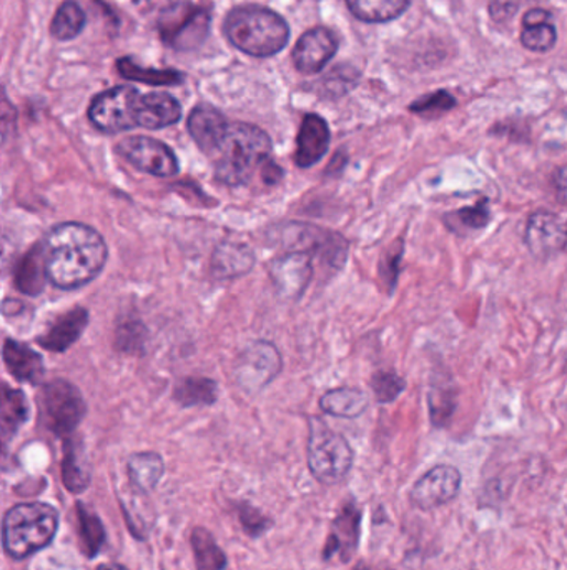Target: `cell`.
Returning <instances> with one entry per match:
<instances>
[{
    "mask_svg": "<svg viewBox=\"0 0 567 570\" xmlns=\"http://www.w3.org/2000/svg\"><path fill=\"white\" fill-rule=\"evenodd\" d=\"M42 247L47 280L64 291L92 282L109 257L103 237L80 223L58 224L48 233Z\"/></svg>",
    "mask_w": 567,
    "mask_h": 570,
    "instance_id": "6da1fadb",
    "label": "cell"
},
{
    "mask_svg": "<svg viewBox=\"0 0 567 570\" xmlns=\"http://www.w3.org/2000/svg\"><path fill=\"white\" fill-rule=\"evenodd\" d=\"M89 119L103 133L159 130L182 119V106L167 93L140 94L135 87L117 86L99 94L89 107Z\"/></svg>",
    "mask_w": 567,
    "mask_h": 570,
    "instance_id": "7a4b0ae2",
    "label": "cell"
},
{
    "mask_svg": "<svg viewBox=\"0 0 567 570\" xmlns=\"http://www.w3.org/2000/svg\"><path fill=\"white\" fill-rule=\"evenodd\" d=\"M272 149V139L260 127L246 122L228 123L223 140L211 155L215 179L228 187L246 185L257 169L270 159Z\"/></svg>",
    "mask_w": 567,
    "mask_h": 570,
    "instance_id": "3957f363",
    "label": "cell"
},
{
    "mask_svg": "<svg viewBox=\"0 0 567 570\" xmlns=\"http://www.w3.org/2000/svg\"><path fill=\"white\" fill-rule=\"evenodd\" d=\"M231 45L253 57H272L288 44L290 28L282 15L262 6L235 8L225 19Z\"/></svg>",
    "mask_w": 567,
    "mask_h": 570,
    "instance_id": "277c9868",
    "label": "cell"
},
{
    "mask_svg": "<svg viewBox=\"0 0 567 570\" xmlns=\"http://www.w3.org/2000/svg\"><path fill=\"white\" fill-rule=\"evenodd\" d=\"M58 513L48 504L29 503L12 507L4 517L2 539L12 559L22 560L45 549L54 540Z\"/></svg>",
    "mask_w": 567,
    "mask_h": 570,
    "instance_id": "5b68a950",
    "label": "cell"
},
{
    "mask_svg": "<svg viewBox=\"0 0 567 570\" xmlns=\"http://www.w3.org/2000/svg\"><path fill=\"white\" fill-rule=\"evenodd\" d=\"M308 467L313 477L323 485H337L350 474L355 454L344 435L323 422L309 417Z\"/></svg>",
    "mask_w": 567,
    "mask_h": 570,
    "instance_id": "8992f818",
    "label": "cell"
},
{
    "mask_svg": "<svg viewBox=\"0 0 567 570\" xmlns=\"http://www.w3.org/2000/svg\"><path fill=\"white\" fill-rule=\"evenodd\" d=\"M39 399L45 427L55 435H70L86 417L83 392L68 380L55 379L45 384Z\"/></svg>",
    "mask_w": 567,
    "mask_h": 570,
    "instance_id": "52a82bcc",
    "label": "cell"
},
{
    "mask_svg": "<svg viewBox=\"0 0 567 570\" xmlns=\"http://www.w3.org/2000/svg\"><path fill=\"white\" fill-rule=\"evenodd\" d=\"M280 234H282L283 244H286L290 250L316 256L335 270H341L347 266L350 244L347 237L335 230L321 229L312 224L290 223L280 230Z\"/></svg>",
    "mask_w": 567,
    "mask_h": 570,
    "instance_id": "ba28073f",
    "label": "cell"
},
{
    "mask_svg": "<svg viewBox=\"0 0 567 570\" xmlns=\"http://www.w3.org/2000/svg\"><path fill=\"white\" fill-rule=\"evenodd\" d=\"M210 15L188 2L165 9L159 19L160 37L175 51H190L207 37Z\"/></svg>",
    "mask_w": 567,
    "mask_h": 570,
    "instance_id": "9c48e42d",
    "label": "cell"
},
{
    "mask_svg": "<svg viewBox=\"0 0 567 570\" xmlns=\"http://www.w3.org/2000/svg\"><path fill=\"white\" fill-rule=\"evenodd\" d=\"M283 369L282 354L273 342H252L240 355L235 369L238 386L247 394L262 392Z\"/></svg>",
    "mask_w": 567,
    "mask_h": 570,
    "instance_id": "30bf717a",
    "label": "cell"
},
{
    "mask_svg": "<svg viewBox=\"0 0 567 570\" xmlns=\"http://www.w3.org/2000/svg\"><path fill=\"white\" fill-rule=\"evenodd\" d=\"M116 149L133 168L155 178H174L181 171L175 152L153 137H127L120 140Z\"/></svg>",
    "mask_w": 567,
    "mask_h": 570,
    "instance_id": "8fae6325",
    "label": "cell"
},
{
    "mask_svg": "<svg viewBox=\"0 0 567 570\" xmlns=\"http://www.w3.org/2000/svg\"><path fill=\"white\" fill-rule=\"evenodd\" d=\"M461 482V472L455 465H436L416 481L410 492V501L422 510L446 506L458 497Z\"/></svg>",
    "mask_w": 567,
    "mask_h": 570,
    "instance_id": "7c38bea8",
    "label": "cell"
},
{
    "mask_svg": "<svg viewBox=\"0 0 567 570\" xmlns=\"http://www.w3.org/2000/svg\"><path fill=\"white\" fill-rule=\"evenodd\" d=\"M270 279L276 295L283 301H298L313 279V257L298 250H290L273 260L269 267Z\"/></svg>",
    "mask_w": 567,
    "mask_h": 570,
    "instance_id": "4fadbf2b",
    "label": "cell"
},
{
    "mask_svg": "<svg viewBox=\"0 0 567 570\" xmlns=\"http://www.w3.org/2000/svg\"><path fill=\"white\" fill-rule=\"evenodd\" d=\"M524 244L537 260L559 256L566 249V224L554 212L536 211L527 219Z\"/></svg>",
    "mask_w": 567,
    "mask_h": 570,
    "instance_id": "5bb4252c",
    "label": "cell"
},
{
    "mask_svg": "<svg viewBox=\"0 0 567 570\" xmlns=\"http://www.w3.org/2000/svg\"><path fill=\"white\" fill-rule=\"evenodd\" d=\"M338 44L337 34L330 29H309L293 49V62L302 74L319 73L337 54Z\"/></svg>",
    "mask_w": 567,
    "mask_h": 570,
    "instance_id": "9a60e30c",
    "label": "cell"
},
{
    "mask_svg": "<svg viewBox=\"0 0 567 570\" xmlns=\"http://www.w3.org/2000/svg\"><path fill=\"white\" fill-rule=\"evenodd\" d=\"M361 536V510L357 503L351 501L345 504L344 509L338 513L331 523V533L328 536L323 560H331L335 556L340 557L341 562H350L360 542Z\"/></svg>",
    "mask_w": 567,
    "mask_h": 570,
    "instance_id": "2e32d148",
    "label": "cell"
},
{
    "mask_svg": "<svg viewBox=\"0 0 567 570\" xmlns=\"http://www.w3.org/2000/svg\"><path fill=\"white\" fill-rule=\"evenodd\" d=\"M330 127L318 114H306L296 136L295 164L309 169L318 164L330 148Z\"/></svg>",
    "mask_w": 567,
    "mask_h": 570,
    "instance_id": "e0dca14e",
    "label": "cell"
},
{
    "mask_svg": "<svg viewBox=\"0 0 567 570\" xmlns=\"http://www.w3.org/2000/svg\"><path fill=\"white\" fill-rule=\"evenodd\" d=\"M228 123L230 122L220 110L207 104H200L188 116L187 129L198 149L211 158L227 133Z\"/></svg>",
    "mask_w": 567,
    "mask_h": 570,
    "instance_id": "ac0fdd59",
    "label": "cell"
},
{
    "mask_svg": "<svg viewBox=\"0 0 567 570\" xmlns=\"http://www.w3.org/2000/svg\"><path fill=\"white\" fill-rule=\"evenodd\" d=\"M29 413L31 407L25 394L0 380V451L11 445L22 426L28 422Z\"/></svg>",
    "mask_w": 567,
    "mask_h": 570,
    "instance_id": "d6986e66",
    "label": "cell"
},
{
    "mask_svg": "<svg viewBox=\"0 0 567 570\" xmlns=\"http://www.w3.org/2000/svg\"><path fill=\"white\" fill-rule=\"evenodd\" d=\"M255 264L257 256L252 247L247 246V244L225 240V243L215 247L210 272L214 279L233 280L252 272Z\"/></svg>",
    "mask_w": 567,
    "mask_h": 570,
    "instance_id": "ffe728a7",
    "label": "cell"
},
{
    "mask_svg": "<svg viewBox=\"0 0 567 570\" xmlns=\"http://www.w3.org/2000/svg\"><path fill=\"white\" fill-rule=\"evenodd\" d=\"M89 324V311L84 308H74L52 322L45 334L39 335L37 344L45 351L64 354L70 348Z\"/></svg>",
    "mask_w": 567,
    "mask_h": 570,
    "instance_id": "44dd1931",
    "label": "cell"
},
{
    "mask_svg": "<svg viewBox=\"0 0 567 570\" xmlns=\"http://www.w3.org/2000/svg\"><path fill=\"white\" fill-rule=\"evenodd\" d=\"M2 355H4L6 367L11 376L21 383L39 384L44 379V359L28 344L8 338Z\"/></svg>",
    "mask_w": 567,
    "mask_h": 570,
    "instance_id": "7402d4cb",
    "label": "cell"
},
{
    "mask_svg": "<svg viewBox=\"0 0 567 570\" xmlns=\"http://www.w3.org/2000/svg\"><path fill=\"white\" fill-rule=\"evenodd\" d=\"M556 25L546 9H533L523 19L521 42L533 52H547L556 44Z\"/></svg>",
    "mask_w": 567,
    "mask_h": 570,
    "instance_id": "603a6c76",
    "label": "cell"
},
{
    "mask_svg": "<svg viewBox=\"0 0 567 570\" xmlns=\"http://www.w3.org/2000/svg\"><path fill=\"white\" fill-rule=\"evenodd\" d=\"M319 407L328 416L357 419L368 409L367 394L355 387H338L328 390L319 399Z\"/></svg>",
    "mask_w": 567,
    "mask_h": 570,
    "instance_id": "cb8c5ba5",
    "label": "cell"
},
{
    "mask_svg": "<svg viewBox=\"0 0 567 570\" xmlns=\"http://www.w3.org/2000/svg\"><path fill=\"white\" fill-rule=\"evenodd\" d=\"M45 282H47V272H45L44 247L39 244L19 262L15 269V286L22 294L39 295L44 291Z\"/></svg>",
    "mask_w": 567,
    "mask_h": 570,
    "instance_id": "d4e9b609",
    "label": "cell"
},
{
    "mask_svg": "<svg viewBox=\"0 0 567 570\" xmlns=\"http://www.w3.org/2000/svg\"><path fill=\"white\" fill-rule=\"evenodd\" d=\"M412 4V0H347L348 9L361 22L393 21Z\"/></svg>",
    "mask_w": 567,
    "mask_h": 570,
    "instance_id": "484cf974",
    "label": "cell"
},
{
    "mask_svg": "<svg viewBox=\"0 0 567 570\" xmlns=\"http://www.w3.org/2000/svg\"><path fill=\"white\" fill-rule=\"evenodd\" d=\"M62 478L68 491L78 494L86 491L90 484V465L84 448L70 441L65 445L64 461H62Z\"/></svg>",
    "mask_w": 567,
    "mask_h": 570,
    "instance_id": "4316f807",
    "label": "cell"
},
{
    "mask_svg": "<svg viewBox=\"0 0 567 570\" xmlns=\"http://www.w3.org/2000/svg\"><path fill=\"white\" fill-rule=\"evenodd\" d=\"M164 459L155 452H140L129 461V475L133 487L139 492H150L164 475Z\"/></svg>",
    "mask_w": 567,
    "mask_h": 570,
    "instance_id": "83f0119b",
    "label": "cell"
},
{
    "mask_svg": "<svg viewBox=\"0 0 567 570\" xmlns=\"http://www.w3.org/2000/svg\"><path fill=\"white\" fill-rule=\"evenodd\" d=\"M86 12L77 0H64L51 22L52 37L57 41H74L86 28Z\"/></svg>",
    "mask_w": 567,
    "mask_h": 570,
    "instance_id": "f1b7e54d",
    "label": "cell"
},
{
    "mask_svg": "<svg viewBox=\"0 0 567 570\" xmlns=\"http://www.w3.org/2000/svg\"><path fill=\"white\" fill-rule=\"evenodd\" d=\"M488 204H490L488 198H481L478 204L471 205V207H462L445 214L446 227L452 233L459 234V236L484 229L491 221L490 205Z\"/></svg>",
    "mask_w": 567,
    "mask_h": 570,
    "instance_id": "f546056e",
    "label": "cell"
},
{
    "mask_svg": "<svg viewBox=\"0 0 567 570\" xmlns=\"http://www.w3.org/2000/svg\"><path fill=\"white\" fill-rule=\"evenodd\" d=\"M174 397L184 407L211 406L218 399V384L208 377H185L175 386Z\"/></svg>",
    "mask_w": 567,
    "mask_h": 570,
    "instance_id": "4dcf8cb0",
    "label": "cell"
},
{
    "mask_svg": "<svg viewBox=\"0 0 567 570\" xmlns=\"http://www.w3.org/2000/svg\"><path fill=\"white\" fill-rule=\"evenodd\" d=\"M192 549L198 570H225L228 566L227 556L218 547L217 540L204 527H195L192 533Z\"/></svg>",
    "mask_w": 567,
    "mask_h": 570,
    "instance_id": "1f68e13d",
    "label": "cell"
},
{
    "mask_svg": "<svg viewBox=\"0 0 567 570\" xmlns=\"http://www.w3.org/2000/svg\"><path fill=\"white\" fill-rule=\"evenodd\" d=\"M117 71L127 80L149 84V86H177L184 80V76L177 71H159V68H145L137 64L130 57L117 61Z\"/></svg>",
    "mask_w": 567,
    "mask_h": 570,
    "instance_id": "d6a6232c",
    "label": "cell"
},
{
    "mask_svg": "<svg viewBox=\"0 0 567 570\" xmlns=\"http://www.w3.org/2000/svg\"><path fill=\"white\" fill-rule=\"evenodd\" d=\"M77 517L84 550L89 557L97 556L102 549L103 542H106V529H103L99 516L87 509L84 504H77Z\"/></svg>",
    "mask_w": 567,
    "mask_h": 570,
    "instance_id": "836d02e7",
    "label": "cell"
},
{
    "mask_svg": "<svg viewBox=\"0 0 567 570\" xmlns=\"http://www.w3.org/2000/svg\"><path fill=\"white\" fill-rule=\"evenodd\" d=\"M428 404L433 426L445 427L458 406V394L449 384H433Z\"/></svg>",
    "mask_w": 567,
    "mask_h": 570,
    "instance_id": "e575fe53",
    "label": "cell"
},
{
    "mask_svg": "<svg viewBox=\"0 0 567 570\" xmlns=\"http://www.w3.org/2000/svg\"><path fill=\"white\" fill-rule=\"evenodd\" d=\"M371 390H373L374 399L380 404H391L404 392L406 383L403 377L396 373H388V370H378L370 380Z\"/></svg>",
    "mask_w": 567,
    "mask_h": 570,
    "instance_id": "d590c367",
    "label": "cell"
},
{
    "mask_svg": "<svg viewBox=\"0 0 567 570\" xmlns=\"http://www.w3.org/2000/svg\"><path fill=\"white\" fill-rule=\"evenodd\" d=\"M145 327L139 319H123L117 325L116 344L117 347L127 354H135L137 351H142L145 344Z\"/></svg>",
    "mask_w": 567,
    "mask_h": 570,
    "instance_id": "8d00e7d4",
    "label": "cell"
},
{
    "mask_svg": "<svg viewBox=\"0 0 567 570\" xmlns=\"http://www.w3.org/2000/svg\"><path fill=\"white\" fill-rule=\"evenodd\" d=\"M404 254L403 239L396 240L391 249L384 254L380 260V279L384 288H388V294H393L396 288L397 273H400L401 257Z\"/></svg>",
    "mask_w": 567,
    "mask_h": 570,
    "instance_id": "74e56055",
    "label": "cell"
},
{
    "mask_svg": "<svg viewBox=\"0 0 567 570\" xmlns=\"http://www.w3.org/2000/svg\"><path fill=\"white\" fill-rule=\"evenodd\" d=\"M238 519H240L241 527L246 530L247 536L260 537L272 529L273 520L266 517L262 510L253 507L252 504H241L238 506Z\"/></svg>",
    "mask_w": 567,
    "mask_h": 570,
    "instance_id": "f35d334b",
    "label": "cell"
},
{
    "mask_svg": "<svg viewBox=\"0 0 567 570\" xmlns=\"http://www.w3.org/2000/svg\"><path fill=\"white\" fill-rule=\"evenodd\" d=\"M456 106V100L452 99L449 94L438 93L433 96L419 99L418 103L413 104L412 112L418 114V116L428 117V119H435V117L443 116V114L451 110Z\"/></svg>",
    "mask_w": 567,
    "mask_h": 570,
    "instance_id": "ab89813d",
    "label": "cell"
},
{
    "mask_svg": "<svg viewBox=\"0 0 567 570\" xmlns=\"http://www.w3.org/2000/svg\"><path fill=\"white\" fill-rule=\"evenodd\" d=\"M534 2H543V0H491L490 14L494 22H508L526 6Z\"/></svg>",
    "mask_w": 567,
    "mask_h": 570,
    "instance_id": "60d3db41",
    "label": "cell"
},
{
    "mask_svg": "<svg viewBox=\"0 0 567 570\" xmlns=\"http://www.w3.org/2000/svg\"><path fill=\"white\" fill-rule=\"evenodd\" d=\"M260 168H262V178L265 184L275 185L282 181L283 169L276 162H273L272 159H266Z\"/></svg>",
    "mask_w": 567,
    "mask_h": 570,
    "instance_id": "b9f144b4",
    "label": "cell"
},
{
    "mask_svg": "<svg viewBox=\"0 0 567 570\" xmlns=\"http://www.w3.org/2000/svg\"><path fill=\"white\" fill-rule=\"evenodd\" d=\"M97 570H127L126 567L119 566V563H102Z\"/></svg>",
    "mask_w": 567,
    "mask_h": 570,
    "instance_id": "7bdbcfd3",
    "label": "cell"
},
{
    "mask_svg": "<svg viewBox=\"0 0 567 570\" xmlns=\"http://www.w3.org/2000/svg\"><path fill=\"white\" fill-rule=\"evenodd\" d=\"M368 570H371V569H368Z\"/></svg>",
    "mask_w": 567,
    "mask_h": 570,
    "instance_id": "ee69618b",
    "label": "cell"
}]
</instances>
